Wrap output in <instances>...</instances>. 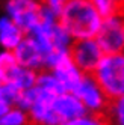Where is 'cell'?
<instances>
[{"label": "cell", "mask_w": 124, "mask_h": 125, "mask_svg": "<svg viewBox=\"0 0 124 125\" xmlns=\"http://www.w3.org/2000/svg\"><path fill=\"white\" fill-rule=\"evenodd\" d=\"M104 54L95 38H85L73 41L70 47V56L74 65L82 71L83 74H91L99 60Z\"/></svg>", "instance_id": "cell-7"}, {"label": "cell", "mask_w": 124, "mask_h": 125, "mask_svg": "<svg viewBox=\"0 0 124 125\" xmlns=\"http://www.w3.org/2000/svg\"><path fill=\"white\" fill-rule=\"evenodd\" d=\"M73 94L79 98V101L85 107L86 113L104 115L106 110H108L109 103H111V100L106 96L103 89L99 86V83L94 80V77L91 74L82 75L80 82L74 87Z\"/></svg>", "instance_id": "cell-6"}, {"label": "cell", "mask_w": 124, "mask_h": 125, "mask_svg": "<svg viewBox=\"0 0 124 125\" xmlns=\"http://www.w3.org/2000/svg\"><path fill=\"white\" fill-rule=\"evenodd\" d=\"M106 113L109 125H124V94L111 100Z\"/></svg>", "instance_id": "cell-13"}, {"label": "cell", "mask_w": 124, "mask_h": 125, "mask_svg": "<svg viewBox=\"0 0 124 125\" xmlns=\"http://www.w3.org/2000/svg\"><path fill=\"white\" fill-rule=\"evenodd\" d=\"M20 96V91L15 89L12 84L2 82L0 83V103H3L6 105H17Z\"/></svg>", "instance_id": "cell-16"}, {"label": "cell", "mask_w": 124, "mask_h": 125, "mask_svg": "<svg viewBox=\"0 0 124 125\" xmlns=\"http://www.w3.org/2000/svg\"><path fill=\"white\" fill-rule=\"evenodd\" d=\"M123 53H124V50H123Z\"/></svg>", "instance_id": "cell-21"}, {"label": "cell", "mask_w": 124, "mask_h": 125, "mask_svg": "<svg viewBox=\"0 0 124 125\" xmlns=\"http://www.w3.org/2000/svg\"><path fill=\"white\" fill-rule=\"evenodd\" d=\"M89 2L97 8V11L103 17L113 14V12H118V11H123L121 6L117 3V0H89Z\"/></svg>", "instance_id": "cell-17"}, {"label": "cell", "mask_w": 124, "mask_h": 125, "mask_svg": "<svg viewBox=\"0 0 124 125\" xmlns=\"http://www.w3.org/2000/svg\"><path fill=\"white\" fill-rule=\"evenodd\" d=\"M18 65L15 60V56L11 50L0 48V82H5L6 77L11 74V71Z\"/></svg>", "instance_id": "cell-14"}, {"label": "cell", "mask_w": 124, "mask_h": 125, "mask_svg": "<svg viewBox=\"0 0 124 125\" xmlns=\"http://www.w3.org/2000/svg\"><path fill=\"white\" fill-rule=\"evenodd\" d=\"M29 35H32L38 41L41 48L46 53V56L51 51L70 50V47L73 44L71 36L61 26V23L58 21V17L49 12L46 8H44V15L41 21Z\"/></svg>", "instance_id": "cell-3"}, {"label": "cell", "mask_w": 124, "mask_h": 125, "mask_svg": "<svg viewBox=\"0 0 124 125\" xmlns=\"http://www.w3.org/2000/svg\"><path fill=\"white\" fill-rule=\"evenodd\" d=\"M37 74H38V71H33V69H29V68H24L21 65H17L11 71V74L6 77L5 82L12 84L15 89H18L20 92H23V91L30 89L35 84V82H37Z\"/></svg>", "instance_id": "cell-11"}, {"label": "cell", "mask_w": 124, "mask_h": 125, "mask_svg": "<svg viewBox=\"0 0 124 125\" xmlns=\"http://www.w3.org/2000/svg\"><path fill=\"white\" fill-rule=\"evenodd\" d=\"M123 12H124V3H123Z\"/></svg>", "instance_id": "cell-20"}, {"label": "cell", "mask_w": 124, "mask_h": 125, "mask_svg": "<svg viewBox=\"0 0 124 125\" xmlns=\"http://www.w3.org/2000/svg\"><path fill=\"white\" fill-rule=\"evenodd\" d=\"M5 15L18 24L24 33H30L42 18L44 6L41 0H6Z\"/></svg>", "instance_id": "cell-5"}, {"label": "cell", "mask_w": 124, "mask_h": 125, "mask_svg": "<svg viewBox=\"0 0 124 125\" xmlns=\"http://www.w3.org/2000/svg\"><path fill=\"white\" fill-rule=\"evenodd\" d=\"M0 83H2V82H0Z\"/></svg>", "instance_id": "cell-22"}, {"label": "cell", "mask_w": 124, "mask_h": 125, "mask_svg": "<svg viewBox=\"0 0 124 125\" xmlns=\"http://www.w3.org/2000/svg\"><path fill=\"white\" fill-rule=\"evenodd\" d=\"M24 32L18 24H15L8 15L0 17V48L14 50L18 42L24 38Z\"/></svg>", "instance_id": "cell-10"}, {"label": "cell", "mask_w": 124, "mask_h": 125, "mask_svg": "<svg viewBox=\"0 0 124 125\" xmlns=\"http://www.w3.org/2000/svg\"><path fill=\"white\" fill-rule=\"evenodd\" d=\"M0 125H29L27 113L18 105H11L0 116Z\"/></svg>", "instance_id": "cell-12"}, {"label": "cell", "mask_w": 124, "mask_h": 125, "mask_svg": "<svg viewBox=\"0 0 124 125\" xmlns=\"http://www.w3.org/2000/svg\"><path fill=\"white\" fill-rule=\"evenodd\" d=\"M62 125H109V122H108V119L103 118V115L85 113V115L77 116L74 119L64 122Z\"/></svg>", "instance_id": "cell-15"}, {"label": "cell", "mask_w": 124, "mask_h": 125, "mask_svg": "<svg viewBox=\"0 0 124 125\" xmlns=\"http://www.w3.org/2000/svg\"><path fill=\"white\" fill-rule=\"evenodd\" d=\"M103 15L89 0H68L58 15V21L73 41L94 38Z\"/></svg>", "instance_id": "cell-1"}, {"label": "cell", "mask_w": 124, "mask_h": 125, "mask_svg": "<svg viewBox=\"0 0 124 125\" xmlns=\"http://www.w3.org/2000/svg\"><path fill=\"white\" fill-rule=\"evenodd\" d=\"M68 0H41L42 6L46 8L49 12H51L53 15H59V12L62 11V8L65 6V3Z\"/></svg>", "instance_id": "cell-18"}, {"label": "cell", "mask_w": 124, "mask_h": 125, "mask_svg": "<svg viewBox=\"0 0 124 125\" xmlns=\"http://www.w3.org/2000/svg\"><path fill=\"white\" fill-rule=\"evenodd\" d=\"M91 75L109 100L124 94V53H104Z\"/></svg>", "instance_id": "cell-2"}, {"label": "cell", "mask_w": 124, "mask_h": 125, "mask_svg": "<svg viewBox=\"0 0 124 125\" xmlns=\"http://www.w3.org/2000/svg\"><path fill=\"white\" fill-rule=\"evenodd\" d=\"M103 53H123L124 50V12L118 11L104 15L95 33Z\"/></svg>", "instance_id": "cell-4"}, {"label": "cell", "mask_w": 124, "mask_h": 125, "mask_svg": "<svg viewBox=\"0 0 124 125\" xmlns=\"http://www.w3.org/2000/svg\"><path fill=\"white\" fill-rule=\"evenodd\" d=\"M53 109H55L58 118L64 124L70 119H74L80 115H85L86 110L79 101V98L73 92H61L53 98Z\"/></svg>", "instance_id": "cell-9"}, {"label": "cell", "mask_w": 124, "mask_h": 125, "mask_svg": "<svg viewBox=\"0 0 124 125\" xmlns=\"http://www.w3.org/2000/svg\"><path fill=\"white\" fill-rule=\"evenodd\" d=\"M14 56L17 63L29 68L33 71H41L44 69V63H46V53L41 48V45L38 44V41L35 39L32 35L26 33L24 38L18 42L14 50Z\"/></svg>", "instance_id": "cell-8"}, {"label": "cell", "mask_w": 124, "mask_h": 125, "mask_svg": "<svg viewBox=\"0 0 124 125\" xmlns=\"http://www.w3.org/2000/svg\"><path fill=\"white\" fill-rule=\"evenodd\" d=\"M8 107H11V105H6V104H3V103H0V116H2V115L8 110Z\"/></svg>", "instance_id": "cell-19"}]
</instances>
